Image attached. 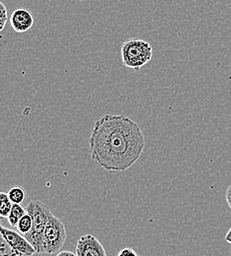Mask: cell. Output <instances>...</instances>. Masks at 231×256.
Segmentation results:
<instances>
[{
	"instance_id": "6da1fadb",
	"label": "cell",
	"mask_w": 231,
	"mask_h": 256,
	"mask_svg": "<svg viewBox=\"0 0 231 256\" xmlns=\"http://www.w3.org/2000/svg\"><path fill=\"white\" fill-rule=\"evenodd\" d=\"M91 158L108 172H124L134 166L144 151L146 141L139 124L121 114H104L92 130Z\"/></svg>"
},
{
	"instance_id": "7a4b0ae2",
	"label": "cell",
	"mask_w": 231,
	"mask_h": 256,
	"mask_svg": "<svg viewBox=\"0 0 231 256\" xmlns=\"http://www.w3.org/2000/svg\"><path fill=\"white\" fill-rule=\"evenodd\" d=\"M26 209L33 217V224L32 230L25 234V238L34 248L36 254H44V232L53 213L49 206L40 200L31 201Z\"/></svg>"
},
{
	"instance_id": "3957f363",
	"label": "cell",
	"mask_w": 231,
	"mask_h": 256,
	"mask_svg": "<svg viewBox=\"0 0 231 256\" xmlns=\"http://www.w3.org/2000/svg\"><path fill=\"white\" fill-rule=\"evenodd\" d=\"M121 56L123 65L139 71L144 65L153 58V48L150 42L133 38L125 40L121 46Z\"/></svg>"
},
{
	"instance_id": "277c9868",
	"label": "cell",
	"mask_w": 231,
	"mask_h": 256,
	"mask_svg": "<svg viewBox=\"0 0 231 256\" xmlns=\"http://www.w3.org/2000/svg\"><path fill=\"white\" fill-rule=\"evenodd\" d=\"M66 238L65 224L60 219L52 215L44 232V254H54L60 252L66 242Z\"/></svg>"
},
{
	"instance_id": "5b68a950",
	"label": "cell",
	"mask_w": 231,
	"mask_h": 256,
	"mask_svg": "<svg viewBox=\"0 0 231 256\" xmlns=\"http://www.w3.org/2000/svg\"><path fill=\"white\" fill-rule=\"evenodd\" d=\"M0 234L15 250L26 256H33L36 254L31 242L25 238L24 234H20L18 230H14L4 226L3 224H0Z\"/></svg>"
},
{
	"instance_id": "8992f818",
	"label": "cell",
	"mask_w": 231,
	"mask_h": 256,
	"mask_svg": "<svg viewBox=\"0 0 231 256\" xmlns=\"http://www.w3.org/2000/svg\"><path fill=\"white\" fill-rule=\"evenodd\" d=\"M77 256H106V252L102 244L91 234H83L77 242Z\"/></svg>"
},
{
	"instance_id": "52a82bcc",
	"label": "cell",
	"mask_w": 231,
	"mask_h": 256,
	"mask_svg": "<svg viewBox=\"0 0 231 256\" xmlns=\"http://www.w3.org/2000/svg\"><path fill=\"white\" fill-rule=\"evenodd\" d=\"M34 23L33 14L26 8H18L10 16V24L16 32H28Z\"/></svg>"
},
{
	"instance_id": "ba28073f",
	"label": "cell",
	"mask_w": 231,
	"mask_h": 256,
	"mask_svg": "<svg viewBox=\"0 0 231 256\" xmlns=\"http://www.w3.org/2000/svg\"><path fill=\"white\" fill-rule=\"evenodd\" d=\"M27 213V209H25L21 204H13L12 209L8 215V222L11 226L16 228L18 222L21 218Z\"/></svg>"
},
{
	"instance_id": "9c48e42d",
	"label": "cell",
	"mask_w": 231,
	"mask_h": 256,
	"mask_svg": "<svg viewBox=\"0 0 231 256\" xmlns=\"http://www.w3.org/2000/svg\"><path fill=\"white\" fill-rule=\"evenodd\" d=\"M7 193L13 204H22L27 198L26 190L20 186H13Z\"/></svg>"
},
{
	"instance_id": "30bf717a",
	"label": "cell",
	"mask_w": 231,
	"mask_h": 256,
	"mask_svg": "<svg viewBox=\"0 0 231 256\" xmlns=\"http://www.w3.org/2000/svg\"><path fill=\"white\" fill-rule=\"evenodd\" d=\"M33 217L31 216L30 213H26L22 218L21 220L18 222V224L16 226L17 230L22 234H29L31 230H32V228H33Z\"/></svg>"
},
{
	"instance_id": "8fae6325",
	"label": "cell",
	"mask_w": 231,
	"mask_h": 256,
	"mask_svg": "<svg viewBox=\"0 0 231 256\" xmlns=\"http://www.w3.org/2000/svg\"><path fill=\"white\" fill-rule=\"evenodd\" d=\"M13 203L10 200L8 193L0 192V217L8 218V215L12 209Z\"/></svg>"
},
{
	"instance_id": "7c38bea8",
	"label": "cell",
	"mask_w": 231,
	"mask_h": 256,
	"mask_svg": "<svg viewBox=\"0 0 231 256\" xmlns=\"http://www.w3.org/2000/svg\"><path fill=\"white\" fill-rule=\"evenodd\" d=\"M0 256H33L23 254L12 248L5 238L0 234Z\"/></svg>"
},
{
	"instance_id": "4fadbf2b",
	"label": "cell",
	"mask_w": 231,
	"mask_h": 256,
	"mask_svg": "<svg viewBox=\"0 0 231 256\" xmlns=\"http://www.w3.org/2000/svg\"><path fill=\"white\" fill-rule=\"evenodd\" d=\"M8 21V14H7V9L5 5L1 2L0 3V31H2Z\"/></svg>"
},
{
	"instance_id": "5bb4252c",
	"label": "cell",
	"mask_w": 231,
	"mask_h": 256,
	"mask_svg": "<svg viewBox=\"0 0 231 256\" xmlns=\"http://www.w3.org/2000/svg\"><path fill=\"white\" fill-rule=\"evenodd\" d=\"M117 256H140L133 248H125L123 250H121L118 254Z\"/></svg>"
},
{
	"instance_id": "9a60e30c",
	"label": "cell",
	"mask_w": 231,
	"mask_h": 256,
	"mask_svg": "<svg viewBox=\"0 0 231 256\" xmlns=\"http://www.w3.org/2000/svg\"><path fill=\"white\" fill-rule=\"evenodd\" d=\"M226 198H227V202L231 209V184L228 188L227 193H226Z\"/></svg>"
},
{
	"instance_id": "2e32d148",
	"label": "cell",
	"mask_w": 231,
	"mask_h": 256,
	"mask_svg": "<svg viewBox=\"0 0 231 256\" xmlns=\"http://www.w3.org/2000/svg\"><path fill=\"white\" fill-rule=\"evenodd\" d=\"M55 256H77V254H74V252L65 250V252H58Z\"/></svg>"
},
{
	"instance_id": "e0dca14e",
	"label": "cell",
	"mask_w": 231,
	"mask_h": 256,
	"mask_svg": "<svg viewBox=\"0 0 231 256\" xmlns=\"http://www.w3.org/2000/svg\"><path fill=\"white\" fill-rule=\"evenodd\" d=\"M226 240L231 244V230L228 232V234H226Z\"/></svg>"
}]
</instances>
